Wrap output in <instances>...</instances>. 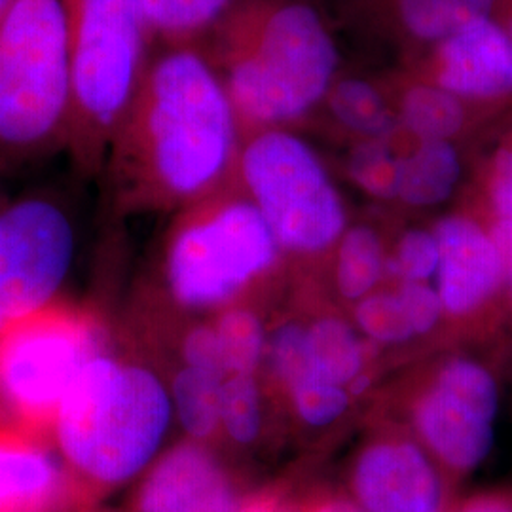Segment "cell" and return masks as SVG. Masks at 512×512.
Returning a JSON list of instances; mask_svg holds the SVG:
<instances>
[{
  "instance_id": "obj_10",
  "label": "cell",
  "mask_w": 512,
  "mask_h": 512,
  "mask_svg": "<svg viewBox=\"0 0 512 512\" xmlns=\"http://www.w3.org/2000/svg\"><path fill=\"white\" fill-rule=\"evenodd\" d=\"M499 401L497 378L480 361L456 357L440 368L416 408V423L429 452L450 475H469L490 456Z\"/></svg>"
},
{
  "instance_id": "obj_6",
  "label": "cell",
  "mask_w": 512,
  "mask_h": 512,
  "mask_svg": "<svg viewBox=\"0 0 512 512\" xmlns=\"http://www.w3.org/2000/svg\"><path fill=\"white\" fill-rule=\"evenodd\" d=\"M110 344L107 317L65 298L8 325L0 332V420L50 439L74 380Z\"/></svg>"
},
{
  "instance_id": "obj_13",
  "label": "cell",
  "mask_w": 512,
  "mask_h": 512,
  "mask_svg": "<svg viewBox=\"0 0 512 512\" xmlns=\"http://www.w3.org/2000/svg\"><path fill=\"white\" fill-rule=\"evenodd\" d=\"M363 512H448V486L433 459L408 440H385L361 452L351 473Z\"/></svg>"
},
{
  "instance_id": "obj_32",
  "label": "cell",
  "mask_w": 512,
  "mask_h": 512,
  "mask_svg": "<svg viewBox=\"0 0 512 512\" xmlns=\"http://www.w3.org/2000/svg\"><path fill=\"white\" fill-rule=\"evenodd\" d=\"M399 298L403 302L406 315L414 334H427L437 327V323L444 313V306L440 300L439 291L427 287L425 283L404 281L399 289Z\"/></svg>"
},
{
  "instance_id": "obj_4",
  "label": "cell",
  "mask_w": 512,
  "mask_h": 512,
  "mask_svg": "<svg viewBox=\"0 0 512 512\" xmlns=\"http://www.w3.org/2000/svg\"><path fill=\"white\" fill-rule=\"evenodd\" d=\"M69 120L65 0H12L0 16V171L65 154Z\"/></svg>"
},
{
  "instance_id": "obj_1",
  "label": "cell",
  "mask_w": 512,
  "mask_h": 512,
  "mask_svg": "<svg viewBox=\"0 0 512 512\" xmlns=\"http://www.w3.org/2000/svg\"><path fill=\"white\" fill-rule=\"evenodd\" d=\"M238 118L209 57L165 44L110 141L99 183L107 217L186 207L220 190L236 162Z\"/></svg>"
},
{
  "instance_id": "obj_28",
  "label": "cell",
  "mask_w": 512,
  "mask_h": 512,
  "mask_svg": "<svg viewBox=\"0 0 512 512\" xmlns=\"http://www.w3.org/2000/svg\"><path fill=\"white\" fill-rule=\"evenodd\" d=\"M270 359L277 378L289 389L319 374L313 365L308 330L298 325L289 323L275 330L270 338Z\"/></svg>"
},
{
  "instance_id": "obj_31",
  "label": "cell",
  "mask_w": 512,
  "mask_h": 512,
  "mask_svg": "<svg viewBox=\"0 0 512 512\" xmlns=\"http://www.w3.org/2000/svg\"><path fill=\"white\" fill-rule=\"evenodd\" d=\"M177 351L181 365L215 374L222 380L228 378V368L220 348L219 336L213 325L198 323L184 330Z\"/></svg>"
},
{
  "instance_id": "obj_7",
  "label": "cell",
  "mask_w": 512,
  "mask_h": 512,
  "mask_svg": "<svg viewBox=\"0 0 512 512\" xmlns=\"http://www.w3.org/2000/svg\"><path fill=\"white\" fill-rule=\"evenodd\" d=\"M277 251L255 203L217 190L186 205L165 241V291L181 310L222 308L274 264Z\"/></svg>"
},
{
  "instance_id": "obj_11",
  "label": "cell",
  "mask_w": 512,
  "mask_h": 512,
  "mask_svg": "<svg viewBox=\"0 0 512 512\" xmlns=\"http://www.w3.org/2000/svg\"><path fill=\"white\" fill-rule=\"evenodd\" d=\"M245 505L238 478L219 454L186 439L154 459L126 512H243Z\"/></svg>"
},
{
  "instance_id": "obj_23",
  "label": "cell",
  "mask_w": 512,
  "mask_h": 512,
  "mask_svg": "<svg viewBox=\"0 0 512 512\" xmlns=\"http://www.w3.org/2000/svg\"><path fill=\"white\" fill-rule=\"evenodd\" d=\"M384 274V249L376 232L368 226L348 230L338 251L336 283L348 300L365 298Z\"/></svg>"
},
{
  "instance_id": "obj_16",
  "label": "cell",
  "mask_w": 512,
  "mask_h": 512,
  "mask_svg": "<svg viewBox=\"0 0 512 512\" xmlns=\"http://www.w3.org/2000/svg\"><path fill=\"white\" fill-rule=\"evenodd\" d=\"M461 158L452 141L425 139L404 154L397 198L412 207H435L458 188Z\"/></svg>"
},
{
  "instance_id": "obj_14",
  "label": "cell",
  "mask_w": 512,
  "mask_h": 512,
  "mask_svg": "<svg viewBox=\"0 0 512 512\" xmlns=\"http://www.w3.org/2000/svg\"><path fill=\"white\" fill-rule=\"evenodd\" d=\"M431 82L471 105L512 97V42L494 18L473 19L433 48Z\"/></svg>"
},
{
  "instance_id": "obj_26",
  "label": "cell",
  "mask_w": 512,
  "mask_h": 512,
  "mask_svg": "<svg viewBox=\"0 0 512 512\" xmlns=\"http://www.w3.org/2000/svg\"><path fill=\"white\" fill-rule=\"evenodd\" d=\"M262 406L255 374H232L222 384L220 431L239 446L255 442L260 433Z\"/></svg>"
},
{
  "instance_id": "obj_3",
  "label": "cell",
  "mask_w": 512,
  "mask_h": 512,
  "mask_svg": "<svg viewBox=\"0 0 512 512\" xmlns=\"http://www.w3.org/2000/svg\"><path fill=\"white\" fill-rule=\"evenodd\" d=\"M209 35L213 55L207 57L239 126L300 118L334 84L336 42L319 12L306 2L236 4Z\"/></svg>"
},
{
  "instance_id": "obj_22",
  "label": "cell",
  "mask_w": 512,
  "mask_h": 512,
  "mask_svg": "<svg viewBox=\"0 0 512 512\" xmlns=\"http://www.w3.org/2000/svg\"><path fill=\"white\" fill-rule=\"evenodd\" d=\"M313 365L332 384L351 385L365 366V349L348 323L321 319L308 330Z\"/></svg>"
},
{
  "instance_id": "obj_36",
  "label": "cell",
  "mask_w": 512,
  "mask_h": 512,
  "mask_svg": "<svg viewBox=\"0 0 512 512\" xmlns=\"http://www.w3.org/2000/svg\"><path fill=\"white\" fill-rule=\"evenodd\" d=\"M311 512H363L355 501L349 499H325L321 503H317Z\"/></svg>"
},
{
  "instance_id": "obj_19",
  "label": "cell",
  "mask_w": 512,
  "mask_h": 512,
  "mask_svg": "<svg viewBox=\"0 0 512 512\" xmlns=\"http://www.w3.org/2000/svg\"><path fill=\"white\" fill-rule=\"evenodd\" d=\"M222 384L219 376L184 365L167 382L173 412L186 439L207 444L219 433Z\"/></svg>"
},
{
  "instance_id": "obj_17",
  "label": "cell",
  "mask_w": 512,
  "mask_h": 512,
  "mask_svg": "<svg viewBox=\"0 0 512 512\" xmlns=\"http://www.w3.org/2000/svg\"><path fill=\"white\" fill-rule=\"evenodd\" d=\"M495 4L497 0H385L397 31L431 48L473 19L494 16Z\"/></svg>"
},
{
  "instance_id": "obj_34",
  "label": "cell",
  "mask_w": 512,
  "mask_h": 512,
  "mask_svg": "<svg viewBox=\"0 0 512 512\" xmlns=\"http://www.w3.org/2000/svg\"><path fill=\"white\" fill-rule=\"evenodd\" d=\"M448 512H512V488L471 495Z\"/></svg>"
},
{
  "instance_id": "obj_35",
  "label": "cell",
  "mask_w": 512,
  "mask_h": 512,
  "mask_svg": "<svg viewBox=\"0 0 512 512\" xmlns=\"http://www.w3.org/2000/svg\"><path fill=\"white\" fill-rule=\"evenodd\" d=\"M488 228L501 256L505 287L512 302V219H492L488 222Z\"/></svg>"
},
{
  "instance_id": "obj_12",
  "label": "cell",
  "mask_w": 512,
  "mask_h": 512,
  "mask_svg": "<svg viewBox=\"0 0 512 512\" xmlns=\"http://www.w3.org/2000/svg\"><path fill=\"white\" fill-rule=\"evenodd\" d=\"M433 232L439 241L437 291L444 311L456 319L494 313L499 300L509 294L488 224L469 215H450L440 219Z\"/></svg>"
},
{
  "instance_id": "obj_33",
  "label": "cell",
  "mask_w": 512,
  "mask_h": 512,
  "mask_svg": "<svg viewBox=\"0 0 512 512\" xmlns=\"http://www.w3.org/2000/svg\"><path fill=\"white\" fill-rule=\"evenodd\" d=\"M486 198L492 219H512V137L499 147L488 167Z\"/></svg>"
},
{
  "instance_id": "obj_20",
  "label": "cell",
  "mask_w": 512,
  "mask_h": 512,
  "mask_svg": "<svg viewBox=\"0 0 512 512\" xmlns=\"http://www.w3.org/2000/svg\"><path fill=\"white\" fill-rule=\"evenodd\" d=\"M325 99L342 126L366 139L389 137L399 128L397 112L389 107L384 93L363 78L334 80Z\"/></svg>"
},
{
  "instance_id": "obj_37",
  "label": "cell",
  "mask_w": 512,
  "mask_h": 512,
  "mask_svg": "<svg viewBox=\"0 0 512 512\" xmlns=\"http://www.w3.org/2000/svg\"><path fill=\"white\" fill-rule=\"evenodd\" d=\"M494 18L505 27L512 42V0H497Z\"/></svg>"
},
{
  "instance_id": "obj_21",
  "label": "cell",
  "mask_w": 512,
  "mask_h": 512,
  "mask_svg": "<svg viewBox=\"0 0 512 512\" xmlns=\"http://www.w3.org/2000/svg\"><path fill=\"white\" fill-rule=\"evenodd\" d=\"M152 38L186 44L209 33L239 0H139Z\"/></svg>"
},
{
  "instance_id": "obj_38",
  "label": "cell",
  "mask_w": 512,
  "mask_h": 512,
  "mask_svg": "<svg viewBox=\"0 0 512 512\" xmlns=\"http://www.w3.org/2000/svg\"><path fill=\"white\" fill-rule=\"evenodd\" d=\"M243 512H275L266 503H247Z\"/></svg>"
},
{
  "instance_id": "obj_30",
  "label": "cell",
  "mask_w": 512,
  "mask_h": 512,
  "mask_svg": "<svg viewBox=\"0 0 512 512\" xmlns=\"http://www.w3.org/2000/svg\"><path fill=\"white\" fill-rule=\"evenodd\" d=\"M439 262V241L435 238V232L410 230L397 245V255L391 262V270L401 275L404 281L423 283L425 279L437 275Z\"/></svg>"
},
{
  "instance_id": "obj_39",
  "label": "cell",
  "mask_w": 512,
  "mask_h": 512,
  "mask_svg": "<svg viewBox=\"0 0 512 512\" xmlns=\"http://www.w3.org/2000/svg\"><path fill=\"white\" fill-rule=\"evenodd\" d=\"M74 512H126V511H118V509H110V507H105L103 503L101 505H95V507H88V509H80V511Z\"/></svg>"
},
{
  "instance_id": "obj_8",
  "label": "cell",
  "mask_w": 512,
  "mask_h": 512,
  "mask_svg": "<svg viewBox=\"0 0 512 512\" xmlns=\"http://www.w3.org/2000/svg\"><path fill=\"white\" fill-rule=\"evenodd\" d=\"M247 198L279 245L319 253L344 236V203L317 154L293 133L268 129L238 158Z\"/></svg>"
},
{
  "instance_id": "obj_27",
  "label": "cell",
  "mask_w": 512,
  "mask_h": 512,
  "mask_svg": "<svg viewBox=\"0 0 512 512\" xmlns=\"http://www.w3.org/2000/svg\"><path fill=\"white\" fill-rule=\"evenodd\" d=\"M355 319L366 336L382 344H399L416 336L397 293L366 296L355 310Z\"/></svg>"
},
{
  "instance_id": "obj_29",
  "label": "cell",
  "mask_w": 512,
  "mask_h": 512,
  "mask_svg": "<svg viewBox=\"0 0 512 512\" xmlns=\"http://www.w3.org/2000/svg\"><path fill=\"white\" fill-rule=\"evenodd\" d=\"M298 416L313 427H325L338 420L349 404L348 391L344 385L332 384L323 376H313L302 384L289 389Z\"/></svg>"
},
{
  "instance_id": "obj_24",
  "label": "cell",
  "mask_w": 512,
  "mask_h": 512,
  "mask_svg": "<svg viewBox=\"0 0 512 512\" xmlns=\"http://www.w3.org/2000/svg\"><path fill=\"white\" fill-rule=\"evenodd\" d=\"M213 327L219 336L228 376L255 374L266 346L264 329L255 313L241 308H226Z\"/></svg>"
},
{
  "instance_id": "obj_25",
  "label": "cell",
  "mask_w": 512,
  "mask_h": 512,
  "mask_svg": "<svg viewBox=\"0 0 512 512\" xmlns=\"http://www.w3.org/2000/svg\"><path fill=\"white\" fill-rule=\"evenodd\" d=\"M391 137L393 135L366 139L349 158V175L353 183L380 200L397 198L403 156L391 147Z\"/></svg>"
},
{
  "instance_id": "obj_5",
  "label": "cell",
  "mask_w": 512,
  "mask_h": 512,
  "mask_svg": "<svg viewBox=\"0 0 512 512\" xmlns=\"http://www.w3.org/2000/svg\"><path fill=\"white\" fill-rule=\"evenodd\" d=\"M71 120L65 154L76 175L99 181L110 141L147 69L152 40L139 0H65Z\"/></svg>"
},
{
  "instance_id": "obj_40",
  "label": "cell",
  "mask_w": 512,
  "mask_h": 512,
  "mask_svg": "<svg viewBox=\"0 0 512 512\" xmlns=\"http://www.w3.org/2000/svg\"><path fill=\"white\" fill-rule=\"evenodd\" d=\"M10 2H12V0H0V16H2L4 10L10 6Z\"/></svg>"
},
{
  "instance_id": "obj_18",
  "label": "cell",
  "mask_w": 512,
  "mask_h": 512,
  "mask_svg": "<svg viewBox=\"0 0 512 512\" xmlns=\"http://www.w3.org/2000/svg\"><path fill=\"white\" fill-rule=\"evenodd\" d=\"M469 105L429 80L404 90L397 105V118L399 126L418 141H452L469 124Z\"/></svg>"
},
{
  "instance_id": "obj_15",
  "label": "cell",
  "mask_w": 512,
  "mask_h": 512,
  "mask_svg": "<svg viewBox=\"0 0 512 512\" xmlns=\"http://www.w3.org/2000/svg\"><path fill=\"white\" fill-rule=\"evenodd\" d=\"M0 512H73L71 484L50 439L2 420Z\"/></svg>"
},
{
  "instance_id": "obj_2",
  "label": "cell",
  "mask_w": 512,
  "mask_h": 512,
  "mask_svg": "<svg viewBox=\"0 0 512 512\" xmlns=\"http://www.w3.org/2000/svg\"><path fill=\"white\" fill-rule=\"evenodd\" d=\"M175 418L154 366L114 348L95 355L57 410L50 442L71 484L73 512L101 505L162 454Z\"/></svg>"
},
{
  "instance_id": "obj_9",
  "label": "cell",
  "mask_w": 512,
  "mask_h": 512,
  "mask_svg": "<svg viewBox=\"0 0 512 512\" xmlns=\"http://www.w3.org/2000/svg\"><path fill=\"white\" fill-rule=\"evenodd\" d=\"M78 249L73 207L54 190L0 203V332L63 298Z\"/></svg>"
}]
</instances>
